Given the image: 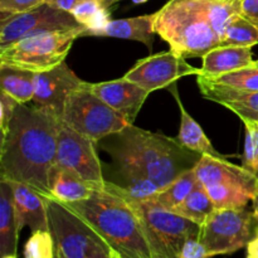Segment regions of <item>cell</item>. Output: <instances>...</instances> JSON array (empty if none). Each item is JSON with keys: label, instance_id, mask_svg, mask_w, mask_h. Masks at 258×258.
<instances>
[{"label": "cell", "instance_id": "d590c367", "mask_svg": "<svg viewBox=\"0 0 258 258\" xmlns=\"http://www.w3.org/2000/svg\"><path fill=\"white\" fill-rule=\"evenodd\" d=\"M241 14L258 25V0H241Z\"/></svg>", "mask_w": 258, "mask_h": 258}, {"label": "cell", "instance_id": "74e56055", "mask_svg": "<svg viewBox=\"0 0 258 258\" xmlns=\"http://www.w3.org/2000/svg\"><path fill=\"white\" fill-rule=\"evenodd\" d=\"M247 258H258V234L247 244Z\"/></svg>", "mask_w": 258, "mask_h": 258}, {"label": "cell", "instance_id": "52a82bcc", "mask_svg": "<svg viewBox=\"0 0 258 258\" xmlns=\"http://www.w3.org/2000/svg\"><path fill=\"white\" fill-rule=\"evenodd\" d=\"M86 27L39 33L18 40L0 50V63L32 72H44L64 62L77 38L85 37Z\"/></svg>", "mask_w": 258, "mask_h": 258}, {"label": "cell", "instance_id": "3957f363", "mask_svg": "<svg viewBox=\"0 0 258 258\" xmlns=\"http://www.w3.org/2000/svg\"><path fill=\"white\" fill-rule=\"evenodd\" d=\"M103 150L115 161L138 166L160 189L185 171L194 169L203 155L189 150L176 139L128 125L103 140Z\"/></svg>", "mask_w": 258, "mask_h": 258}, {"label": "cell", "instance_id": "60d3db41", "mask_svg": "<svg viewBox=\"0 0 258 258\" xmlns=\"http://www.w3.org/2000/svg\"><path fill=\"white\" fill-rule=\"evenodd\" d=\"M108 258H122L121 257V254L118 253L117 251H115V249H112L111 248V252H110V257Z\"/></svg>", "mask_w": 258, "mask_h": 258}, {"label": "cell", "instance_id": "d6986e66", "mask_svg": "<svg viewBox=\"0 0 258 258\" xmlns=\"http://www.w3.org/2000/svg\"><path fill=\"white\" fill-rule=\"evenodd\" d=\"M252 63L251 47H218L204 55L199 75L217 77L241 68L251 67Z\"/></svg>", "mask_w": 258, "mask_h": 258}, {"label": "cell", "instance_id": "ee69618b", "mask_svg": "<svg viewBox=\"0 0 258 258\" xmlns=\"http://www.w3.org/2000/svg\"><path fill=\"white\" fill-rule=\"evenodd\" d=\"M252 67H257L258 68V59L253 60V63H252Z\"/></svg>", "mask_w": 258, "mask_h": 258}, {"label": "cell", "instance_id": "5b68a950", "mask_svg": "<svg viewBox=\"0 0 258 258\" xmlns=\"http://www.w3.org/2000/svg\"><path fill=\"white\" fill-rule=\"evenodd\" d=\"M110 183L127 198L138 214L153 258H179L185 242L201 234L199 224L163 208L151 199L135 201L123 194L115 183Z\"/></svg>", "mask_w": 258, "mask_h": 258}, {"label": "cell", "instance_id": "e575fe53", "mask_svg": "<svg viewBox=\"0 0 258 258\" xmlns=\"http://www.w3.org/2000/svg\"><path fill=\"white\" fill-rule=\"evenodd\" d=\"M179 258H209V256L199 237H193L185 242Z\"/></svg>", "mask_w": 258, "mask_h": 258}, {"label": "cell", "instance_id": "8fae6325", "mask_svg": "<svg viewBox=\"0 0 258 258\" xmlns=\"http://www.w3.org/2000/svg\"><path fill=\"white\" fill-rule=\"evenodd\" d=\"M95 145L91 139L81 135L62 121L54 165L73 171L88 183L103 186L106 179Z\"/></svg>", "mask_w": 258, "mask_h": 258}, {"label": "cell", "instance_id": "f6af8a7d", "mask_svg": "<svg viewBox=\"0 0 258 258\" xmlns=\"http://www.w3.org/2000/svg\"><path fill=\"white\" fill-rule=\"evenodd\" d=\"M254 232H256V234H258V226L256 227V231H254Z\"/></svg>", "mask_w": 258, "mask_h": 258}, {"label": "cell", "instance_id": "277c9868", "mask_svg": "<svg viewBox=\"0 0 258 258\" xmlns=\"http://www.w3.org/2000/svg\"><path fill=\"white\" fill-rule=\"evenodd\" d=\"M67 206L81 214L122 258H153L138 214L110 181L106 180L86 201Z\"/></svg>", "mask_w": 258, "mask_h": 258}, {"label": "cell", "instance_id": "b9f144b4", "mask_svg": "<svg viewBox=\"0 0 258 258\" xmlns=\"http://www.w3.org/2000/svg\"><path fill=\"white\" fill-rule=\"evenodd\" d=\"M133 3H135V4H144V3L149 2V0H131Z\"/></svg>", "mask_w": 258, "mask_h": 258}, {"label": "cell", "instance_id": "ffe728a7", "mask_svg": "<svg viewBox=\"0 0 258 258\" xmlns=\"http://www.w3.org/2000/svg\"><path fill=\"white\" fill-rule=\"evenodd\" d=\"M49 188L52 198L68 204L86 201L101 186L88 183L68 169L54 165L50 171Z\"/></svg>", "mask_w": 258, "mask_h": 258}, {"label": "cell", "instance_id": "ac0fdd59", "mask_svg": "<svg viewBox=\"0 0 258 258\" xmlns=\"http://www.w3.org/2000/svg\"><path fill=\"white\" fill-rule=\"evenodd\" d=\"M156 13L126 19L110 20L105 28L93 33V37H110L120 39L138 40L144 43L151 52L155 39Z\"/></svg>", "mask_w": 258, "mask_h": 258}, {"label": "cell", "instance_id": "30bf717a", "mask_svg": "<svg viewBox=\"0 0 258 258\" xmlns=\"http://www.w3.org/2000/svg\"><path fill=\"white\" fill-rule=\"evenodd\" d=\"M85 27L71 13L43 4L17 14H2L0 19V50L18 40L39 33L67 30Z\"/></svg>", "mask_w": 258, "mask_h": 258}, {"label": "cell", "instance_id": "e0dca14e", "mask_svg": "<svg viewBox=\"0 0 258 258\" xmlns=\"http://www.w3.org/2000/svg\"><path fill=\"white\" fill-rule=\"evenodd\" d=\"M198 180L204 186L209 184H232L256 189L258 176L243 166L234 165L224 158L203 155L194 166Z\"/></svg>", "mask_w": 258, "mask_h": 258}, {"label": "cell", "instance_id": "6da1fadb", "mask_svg": "<svg viewBox=\"0 0 258 258\" xmlns=\"http://www.w3.org/2000/svg\"><path fill=\"white\" fill-rule=\"evenodd\" d=\"M62 118L49 108L19 103L0 144V179L32 186L47 198Z\"/></svg>", "mask_w": 258, "mask_h": 258}, {"label": "cell", "instance_id": "44dd1931", "mask_svg": "<svg viewBox=\"0 0 258 258\" xmlns=\"http://www.w3.org/2000/svg\"><path fill=\"white\" fill-rule=\"evenodd\" d=\"M17 217H15L14 193L10 183L0 179V254H17L19 238Z\"/></svg>", "mask_w": 258, "mask_h": 258}, {"label": "cell", "instance_id": "2e32d148", "mask_svg": "<svg viewBox=\"0 0 258 258\" xmlns=\"http://www.w3.org/2000/svg\"><path fill=\"white\" fill-rule=\"evenodd\" d=\"M8 181L12 185L14 193L15 217L19 232H22L24 227H29L32 232L50 231L47 197L24 183Z\"/></svg>", "mask_w": 258, "mask_h": 258}, {"label": "cell", "instance_id": "d4e9b609", "mask_svg": "<svg viewBox=\"0 0 258 258\" xmlns=\"http://www.w3.org/2000/svg\"><path fill=\"white\" fill-rule=\"evenodd\" d=\"M197 184H198V178L196 175V171H194V169H190V170L185 171L180 176H178L175 180L171 181L165 188L160 189L151 198V201H154L163 208L173 212L179 204L185 201V198L193 191Z\"/></svg>", "mask_w": 258, "mask_h": 258}, {"label": "cell", "instance_id": "ab89813d", "mask_svg": "<svg viewBox=\"0 0 258 258\" xmlns=\"http://www.w3.org/2000/svg\"><path fill=\"white\" fill-rule=\"evenodd\" d=\"M117 2H120V0H98V3H100L103 8H107V9H110V8L112 7L113 4H116Z\"/></svg>", "mask_w": 258, "mask_h": 258}, {"label": "cell", "instance_id": "f546056e", "mask_svg": "<svg viewBox=\"0 0 258 258\" xmlns=\"http://www.w3.org/2000/svg\"><path fill=\"white\" fill-rule=\"evenodd\" d=\"M24 258H57V248L52 232H33L24 246Z\"/></svg>", "mask_w": 258, "mask_h": 258}, {"label": "cell", "instance_id": "cb8c5ba5", "mask_svg": "<svg viewBox=\"0 0 258 258\" xmlns=\"http://www.w3.org/2000/svg\"><path fill=\"white\" fill-rule=\"evenodd\" d=\"M115 163L117 165L121 179L120 184H115L127 197L135 201H148L160 190V188L136 165L126 161H115Z\"/></svg>", "mask_w": 258, "mask_h": 258}, {"label": "cell", "instance_id": "9a60e30c", "mask_svg": "<svg viewBox=\"0 0 258 258\" xmlns=\"http://www.w3.org/2000/svg\"><path fill=\"white\" fill-rule=\"evenodd\" d=\"M197 82L204 97L233 111L242 122L251 121L258 123V91L219 85L201 75H198Z\"/></svg>", "mask_w": 258, "mask_h": 258}, {"label": "cell", "instance_id": "f35d334b", "mask_svg": "<svg viewBox=\"0 0 258 258\" xmlns=\"http://www.w3.org/2000/svg\"><path fill=\"white\" fill-rule=\"evenodd\" d=\"M252 203H253V216L254 219L258 221V180L256 184V190H254L253 199H252Z\"/></svg>", "mask_w": 258, "mask_h": 258}, {"label": "cell", "instance_id": "ba28073f", "mask_svg": "<svg viewBox=\"0 0 258 258\" xmlns=\"http://www.w3.org/2000/svg\"><path fill=\"white\" fill-rule=\"evenodd\" d=\"M85 83L68 96L62 121L97 144L107 136L122 131L130 123L105 101L91 92Z\"/></svg>", "mask_w": 258, "mask_h": 258}, {"label": "cell", "instance_id": "7402d4cb", "mask_svg": "<svg viewBox=\"0 0 258 258\" xmlns=\"http://www.w3.org/2000/svg\"><path fill=\"white\" fill-rule=\"evenodd\" d=\"M170 91L173 92L174 97H175L176 103H178L179 108H180V128H179V135L176 138V140L181 144L183 146H185L189 150L194 151V153H198L201 155H211V156H217V158H224L222 154H219L218 151L214 149V146L212 145V143L209 141V139L207 138L206 133L203 131V128L201 127L198 122L191 117L188 113V111L185 110V107L183 106L180 101V96H179L178 91H176L175 85H173V88L170 86Z\"/></svg>", "mask_w": 258, "mask_h": 258}, {"label": "cell", "instance_id": "f1b7e54d", "mask_svg": "<svg viewBox=\"0 0 258 258\" xmlns=\"http://www.w3.org/2000/svg\"><path fill=\"white\" fill-rule=\"evenodd\" d=\"M206 78L214 83H219V85L231 86V87L241 88V90L258 91V68L252 67V66L233 71V72L224 73V75L217 76V77Z\"/></svg>", "mask_w": 258, "mask_h": 258}, {"label": "cell", "instance_id": "1f68e13d", "mask_svg": "<svg viewBox=\"0 0 258 258\" xmlns=\"http://www.w3.org/2000/svg\"><path fill=\"white\" fill-rule=\"evenodd\" d=\"M102 8L103 7L98 3V0H83L71 12V14L76 18L80 24L85 25L88 29Z\"/></svg>", "mask_w": 258, "mask_h": 258}, {"label": "cell", "instance_id": "7bdbcfd3", "mask_svg": "<svg viewBox=\"0 0 258 258\" xmlns=\"http://www.w3.org/2000/svg\"><path fill=\"white\" fill-rule=\"evenodd\" d=\"M57 258H67V257H66L64 254L62 253V252H60V251H58V249H57Z\"/></svg>", "mask_w": 258, "mask_h": 258}, {"label": "cell", "instance_id": "8992f818", "mask_svg": "<svg viewBox=\"0 0 258 258\" xmlns=\"http://www.w3.org/2000/svg\"><path fill=\"white\" fill-rule=\"evenodd\" d=\"M49 229L55 248L67 258H108L111 247L96 229L73 211L54 198L47 199Z\"/></svg>", "mask_w": 258, "mask_h": 258}, {"label": "cell", "instance_id": "603a6c76", "mask_svg": "<svg viewBox=\"0 0 258 258\" xmlns=\"http://www.w3.org/2000/svg\"><path fill=\"white\" fill-rule=\"evenodd\" d=\"M0 90L19 103L32 102L34 97L35 73L14 66L0 63Z\"/></svg>", "mask_w": 258, "mask_h": 258}, {"label": "cell", "instance_id": "7c38bea8", "mask_svg": "<svg viewBox=\"0 0 258 258\" xmlns=\"http://www.w3.org/2000/svg\"><path fill=\"white\" fill-rule=\"evenodd\" d=\"M199 75V68L193 67L173 49L156 53L138 60L123 77L149 92L170 87L179 78Z\"/></svg>", "mask_w": 258, "mask_h": 258}, {"label": "cell", "instance_id": "5bb4252c", "mask_svg": "<svg viewBox=\"0 0 258 258\" xmlns=\"http://www.w3.org/2000/svg\"><path fill=\"white\" fill-rule=\"evenodd\" d=\"M85 86L113 110L122 115L130 125H134L136 116L139 115L144 102L150 95V92L145 88L126 80L125 77L100 83L86 82Z\"/></svg>", "mask_w": 258, "mask_h": 258}, {"label": "cell", "instance_id": "836d02e7", "mask_svg": "<svg viewBox=\"0 0 258 258\" xmlns=\"http://www.w3.org/2000/svg\"><path fill=\"white\" fill-rule=\"evenodd\" d=\"M48 2L49 0H0V12L2 14H17L48 4Z\"/></svg>", "mask_w": 258, "mask_h": 258}, {"label": "cell", "instance_id": "8d00e7d4", "mask_svg": "<svg viewBox=\"0 0 258 258\" xmlns=\"http://www.w3.org/2000/svg\"><path fill=\"white\" fill-rule=\"evenodd\" d=\"M83 0H49L48 4L50 7L55 8V9L64 10V12L71 13L76 7H77L80 3H82Z\"/></svg>", "mask_w": 258, "mask_h": 258}, {"label": "cell", "instance_id": "4dcf8cb0", "mask_svg": "<svg viewBox=\"0 0 258 258\" xmlns=\"http://www.w3.org/2000/svg\"><path fill=\"white\" fill-rule=\"evenodd\" d=\"M246 143H244L243 168L258 176V123L244 121Z\"/></svg>", "mask_w": 258, "mask_h": 258}, {"label": "cell", "instance_id": "9c48e42d", "mask_svg": "<svg viewBox=\"0 0 258 258\" xmlns=\"http://www.w3.org/2000/svg\"><path fill=\"white\" fill-rule=\"evenodd\" d=\"M253 212L246 208L216 209L201 226L199 241L209 257L232 254L252 239Z\"/></svg>", "mask_w": 258, "mask_h": 258}, {"label": "cell", "instance_id": "d6a6232c", "mask_svg": "<svg viewBox=\"0 0 258 258\" xmlns=\"http://www.w3.org/2000/svg\"><path fill=\"white\" fill-rule=\"evenodd\" d=\"M18 102L17 100L8 95L7 92L0 90V128H2V139L7 135L8 127L14 116L15 110H17Z\"/></svg>", "mask_w": 258, "mask_h": 258}, {"label": "cell", "instance_id": "83f0119b", "mask_svg": "<svg viewBox=\"0 0 258 258\" xmlns=\"http://www.w3.org/2000/svg\"><path fill=\"white\" fill-rule=\"evenodd\" d=\"M258 44V25L236 14L224 29L219 47H253Z\"/></svg>", "mask_w": 258, "mask_h": 258}, {"label": "cell", "instance_id": "7a4b0ae2", "mask_svg": "<svg viewBox=\"0 0 258 258\" xmlns=\"http://www.w3.org/2000/svg\"><path fill=\"white\" fill-rule=\"evenodd\" d=\"M241 0H169L156 12L155 32L181 57L203 58L221 45Z\"/></svg>", "mask_w": 258, "mask_h": 258}, {"label": "cell", "instance_id": "484cf974", "mask_svg": "<svg viewBox=\"0 0 258 258\" xmlns=\"http://www.w3.org/2000/svg\"><path fill=\"white\" fill-rule=\"evenodd\" d=\"M214 211H216V207H214L206 186L198 180V184L193 189V191L173 212L202 226Z\"/></svg>", "mask_w": 258, "mask_h": 258}, {"label": "cell", "instance_id": "4316f807", "mask_svg": "<svg viewBox=\"0 0 258 258\" xmlns=\"http://www.w3.org/2000/svg\"><path fill=\"white\" fill-rule=\"evenodd\" d=\"M216 209L246 208L249 201L253 199L256 189L232 184H209L206 185Z\"/></svg>", "mask_w": 258, "mask_h": 258}, {"label": "cell", "instance_id": "4fadbf2b", "mask_svg": "<svg viewBox=\"0 0 258 258\" xmlns=\"http://www.w3.org/2000/svg\"><path fill=\"white\" fill-rule=\"evenodd\" d=\"M83 83L85 81L78 78L67 63L62 62L52 70L35 73L34 97L32 103L38 107L49 108L62 118L68 96L82 87Z\"/></svg>", "mask_w": 258, "mask_h": 258}]
</instances>
